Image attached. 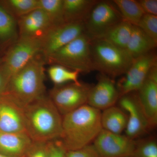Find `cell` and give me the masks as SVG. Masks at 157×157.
<instances>
[{"mask_svg": "<svg viewBox=\"0 0 157 157\" xmlns=\"http://www.w3.org/2000/svg\"><path fill=\"white\" fill-rule=\"evenodd\" d=\"M9 79L0 71V98L5 95Z\"/></svg>", "mask_w": 157, "mask_h": 157, "instance_id": "cell-33", "label": "cell"}, {"mask_svg": "<svg viewBox=\"0 0 157 157\" xmlns=\"http://www.w3.org/2000/svg\"><path fill=\"white\" fill-rule=\"evenodd\" d=\"M101 111L88 104L63 116L59 140L66 151L92 144L102 128Z\"/></svg>", "mask_w": 157, "mask_h": 157, "instance_id": "cell-1", "label": "cell"}, {"mask_svg": "<svg viewBox=\"0 0 157 157\" xmlns=\"http://www.w3.org/2000/svg\"><path fill=\"white\" fill-rule=\"evenodd\" d=\"M157 43L137 26L133 25L132 35L125 50L133 59L156 50Z\"/></svg>", "mask_w": 157, "mask_h": 157, "instance_id": "cell-19", "label": "cell"}, {"mask_svg": "<svg viewBox=\"0 0 157 157\" xmlns=\"http://www.w3.org/2000/svg\"><path fill=\"white\" fill-rule=\"evenodd\" d=\"M92 144L100 157H128L134 151L136 141L103 129Z\"/></svg>", "mask_w": 157, "mask_h": 157, "instance_id": "cell-11", "label": "cell"}, {"mask_svg": "<svg viewBox=\"0 0 157 157\" xmlns=\"http://www.w3.org/2000/svg\"><path fill=\"white\" fill-rule=\"evenodd\" d=\"M41 51L40 38L19 37L6 54L0 71L9 79Z\"/></svg>", "mask_w": 157, "mask_h": 157, "instance_id": "cell-7", "label": "cell"}, {"mask_svg": "<svg viewBox=\"0 0 157 157\" xmlns=\"http://www.w3.org/2000/svg\"><path fill=\"white\" fill-rule=\"evenodd\" d=\"M64 157H100L92 144L75 150L66 151Z\"/></svg>", "mask_w": 157, "mask_h": 157, "instance_id": "cell-30", "label": "cell"}, {"mask_svg": "<svg viewBox=\"0 0 157 157\" xmlns=\"http://www.w3.org/2000/svg\"><path fill=\"white\" fill-rule=\"evenodd\" d=\"M25 128L33 141L59 139L63 116L48 96L44 95L23 108Z\"/></svg>", "mask_w": 157, "mask_h": 157, "instance_id": "cell-2", "label": "cell"}, {"mask_svg": "<svg viewBox=\"0 0 157 157\" xmlns=\"http://www.w3.org/2000/svg\"><path fill=\"white\" fill-rule=\"evenodd\" d=\"M0 4L15 19L39 9V0H6Z\"/></svg>", "mask_w": 157, "mask_h": 157, "instance_id": "cell-23", "label": "cell"}, {"mask_svg": "<svg viewBox=\"0 0 157 157\" xmlns=\"http://www.w3.org/2000/svg\"><path fill=\"white\" fill-rule=\"evenodd\" d=\"M45 64L42 55H37L10 77L4 96L23 108L45 95Z\"/></svg>", "mask_w": 157, "mask_h": 157, "instance_id": "cell-3", "label": "cell"}, {"mask_svg": "<svg viewBox=\"0 0 157 157\" xmlns=\"http://www.w3.org/2000/svg\"><path fill=\"white\" fill-rule=\"evenodd\" d=\"M84 23H64L52 26L41 38V54L44 58L84 33Z\"/></svg>", "mask_w": 157, "mask_h": 157, "instance_id": "cell-10", "label": "cell"}, {"mask_svg": "<svg viewBox=\"0 0 157 157\" xmlns=\"http://www.w3.org/2000/svg\"><path fill=\"white\" fill-rule=\"evenodd\" d=\"M51 141H33L25 157H49Z\"/></svg>", "mask_w": 157, "mask_h": 157, "instance_id": "cell-29", "label": "cell"}, {"mask_svg": "<svg viewBox=\"0 0 157 157\" xmlns=\"http://www.w3.org/2000/svg\"><path fill=\"white\" fill-rule=\"evenodd\" d=\"M33 141L26 132H0V154L12 157L24 156Z\"/></svg>", "mask_w": 157, "mask_h": 157, "instance_id": "cell-17", "label": "cell"}, {"mask_svg": "<svg viewBox=\"0 0 157 157\" xmlns=\"http://www.w3.org/2000/svg\"><path fill=\"white\" fill-rule=\"evenodd\" d=\"M92 86L82 82L55 86L50 90L48 97L63 116L87 104Z\"/></svg>", "mask_w": 157, "mask_h": 157, "instance_id": "cell-6", "label": "cell"}, {"mask_svg": "<svg viewBox=\"0 0 157 157\" xmlns=\"http://www.w3.org/2000/svg\"><path fill=\"white\" fill-rule=\"evenodd\" d=\"M122 20L112 1H99L85 21L84 33L91 40L99 39L109 29Z\"/></svg>", "mask_w": 157, "mask_h": 157, "instance_id": "cell-8", "label": "cell"}, {"mask_svg": "<svg viewBox=\"0 0 157 157\" xmlns=\"http://www.w3.org/2000/svg\"><path fill=\"white\" fill-rule=\"evenodd\" d=\"M156 64V50L134 59L126 73L117 82L120 97L137 91L146 79L150 70Z\"/></svg>", "mask_w": 157, "mask_h": 157, "instance_id": "cell-9", "label": "cell"}, {"mask_svg": "<svg viewBox=\"0 0 157 157\" xmlns=\"http://www.w3.org/2000/svg\"><path fill=\"white\" fill-rule=\"evenodd\" d=\"M63 0H39V9L46 14L52 26L64 23Z\"/></svg>", "mask_w": 157, "mask_h": 157, "instance_id": "cell-25", "label": "cell"}, {"mask_svg": "<svg viewBox=\"0 0 157 157\" xmlns=\"http://www.w3.org/2000/svg\"><path fill=\"white\" fill-rule=\"evenodd\" d=\"M0 132H25L23 108L6 96L0 98Z\"/></svg>", "mask_w": 157, "mask_h": 157, "instance_id": "cell-15", "label": "cell"}, {"mask_svg": "<svg viewBox=\"0 0 157 157\" xmlns=\"http://www.w3.org/2000/svg\"><path fill=\"white\" fill-rule=\"evenodd\" d=\"M17 21L0 4V39L9 41L17 36Z\"/></svg>", "mask_w": 157, "mask_h": 157, "instance_id": "cell-26", "label": "cell"}, {"mask_svg": "<svg viewBox=\"0 0 157 157\" xmlns=\"http://www.w3.org/2000/svg\"><path fill=\"white\" fill-rule=\"evenodd\" d=\"M119 98V93L113 79L100 73L98 82L90 90L87 104L101 111L114 106Z\"/></svg>", "mask_w": 157, "mask_h": 157, "instance_id": "cell-14", "label": "cell"}, {"mask_svg": "<svg viewBox=\"0 0 157 157\" xmlns=\"http://www.w3.org/2000/svg\"><path fill=\"white\" fill-rule=\"evenodd\" d=\"M119 105L128 115L125 135L135 140L150 131L148 123L138 101L136 91L120 97Z\"/></svg>", "mask_w": 157, "mask_h": 157, "instance_id": "cell-12", "label": "cell"}, {"mask_svg": "<svg viewBox=\"0 0 157 157\" xmlns=\"http://www.w3.org/2000/svg\"><path fill=\"white\" fill-rule=\"evenodd\" d=\"M128 157H157V142L155 138L148 137L136 141L134 151Z\"/></svg>", "mask_w": 157, "mask_h": 157, "instance_id": "cell-27", "label": "cell"}, {"mask_svg": "<svg viewBox=\"0 0 157 157\" xmlns=\"http://www.w3.org/2000/svg\"><path fill=\"white\" fill-rule=\"evenodd\" d=\"M0 157H12L8 156L5 155L1 154H0ZM25 157V156H23V157Z\"/></svg>", "mask_w": 157, "mask_h": 157, "instance_id": "cell-34", "label": "cell"}, {"mask_svg": "<svg viewBox=\"0 0 157 157\" xmlns=\"http://www.w3.org/2000/svg\"><path fill=\"white\" fill-rule=\"evenodd\" d=\"M48 76L55 86L61 85L67 82L78 83L80 72L77 70H70L59 65H52L48 70Z\"/></svg>", "mask_w": 157, "mask_h": 157, "instance_id": "cell-24", "label": "cell"}, {"mask_svg": "<svg viewBox=\"0 0 157 157\" xmlns=\"http://www.w3.org/2000/svg\"><path fill=\"white\" fill-rule=\"evenodd\" d=\"M136 93L150 130L155 128L157 125V64L151 68Z\"/></svg>", "mask_w": 157, "mask_h": 157, "instance_id": "cell-13", "label": "cell"}, {"mask_svg": "<svg viewBox=\"0 0 157 157\" xmlns=\"http://www.w3.org/2000/svg\"><path fill=\"white\" fill-rule=\"evenodd\" d=\"M90 48L94 71L113 79L126 73L134 60L125 50L102 39H91Z\"/></svg>", "mask_w": 157, "mask_h": 157, "instance_id": "cell-4", "label": "cell"}, {"mask_svg": "<svg viewBox=\"0 0 157 157\" xmlns=\"http://www.w3.org/2000/svg\"><path fill=\"white\" fill-rule=\"evenodd\" d=\"M91 39L84 33L45 59L46 63L63 66L80 73L94 71Z\"/></svg>", "mask_w": 157, "mask_h": 157, "instance_id": "cell-5", "label": "cell"}, {"mask_svg": "<svg viewBox=\"0 0 157 157\" xmlns=\"http://www.w3.org/2000/svg\"><path fill=\"white\" fill-rule=\"evenodd\" d=\"M19 37L40 38L52 27L45 13L38 9L17 19Z\"/></svg>", "mask_w": 157, "mask_h": 157, "instance_id": "cell-16", "label": "cell"}, {"mask_svg": "<svg viewBox=\"0 0 157 157\" xmlns=\"http://www.w3.org/2000/svg\"><path fill=\"white\" fill-rule=\"evenodd\" d=\"M99 0H63L65 23H84Z\"/></svg>", "mask_w": 157, "mask_h": 157, "instance_id": "cell-18", "label": "cell"}, {"mask_svg": "<svg viewBox=\"0 0 157 157\" xmlns=\"http://www.w3.org/2000/svg\"><path fill=\"white\" fill-rule=\"evenodd\" d=\"M138 2L144 14L157 16V0H140Z\"/></svg>", "mask_w": 157, "mask_h": 157, "instance_id": "cell-31", "label": "cell"}, {"mask_svg": "<svg viewBox=\"0 0 157 157\" xmlns=\"http://www.w3.org/2000/svg\"><path fill=\"white\" fill-rule=\"evenodd\" d=\"M121 14L123 21L133 25H137L144 14L138 1L135 0H113Z\"/></svg>", "mask_w": 157, "mask_h": 157, "instance_id": "cell-22", "label": "cell"}, {"mask_svg": "<svg viewBox=\"0 0 157 157\" xmlns=\"http://www.w3.org/2000/svg\"><path fill=\"white\" fill-rule=\"evenodd\" d=\"M142 31L157 43V16L144 14L137 25Z\"/></svg>", "mask_w": 157, "mask_h": 157, "instance_id": "cell-28", "label": "cell"}, {"mask_svg": "<svg viewBox=\"0 0 157 157\" xmlns=\"http://www.w3.org/2000/svg\"><path fill=\"white\" fill-rule=\"evenodd\" d=\"M132 28L133 25L122 20L109 29L98 39H102L125 50L132 35Z\"/></svg>", "mask_w": 157, "mask_h": 157, "instance_id": "cell-21", "label": "cell"}, {"mask_svg": "<svg viewBox=\"0 0 157 157\" xmlns=\"http://www.w3.org/2000/svg\"><path fill=\"white\" fill-rule=\"evenodd\" d=\"M128 115L121 107L113 106L101 112L102 128L109 132L121 134L128 124Z\"/></svg>", "mask_w": 157, "mask_h": 157, "instance_id": "cell-20", "label": "cell"}, {"mask_svg": "<svg viewBox=\"0 0 157 157\" xmlns=\"http://www.w3.org/2000/svg\"><path fill=\"white\" fill-rule=\"evenodd\" d=\"M65 152L66 150L59 139L51 141L49 157H64Z\"/></svg>", "mask_w": 157, "mask_h": 157, "instance_id": "cell-32", "label": "cell"}]
</instances>
